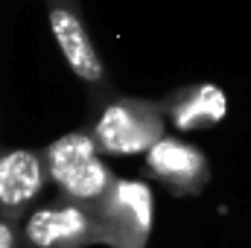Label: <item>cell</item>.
Masks as SVG:
<instances>
[{
    "label": "cell",
    "mask_w": 251,
    "mask_h": 248,
    "mask_svg": "<svg viewBox=\"0 0 251 248\" xmlns=\"http://www.w3.org/2000/svg\"><path fill=\"white\" fill-rule=\"evenodd\" d=\"M44 161H47V175L56 184L59 196L94 210L105 204V198L120 181L114 170L105 164L102 149L97 146L88 125L73 128L56 137L50 146H44Z\"/></svg>",
    "instance_id": "obj_1"
},
{
    "label": "cell",
    "mask_w": 251,
    "mask_h": 248,
    "mask_svg": "<svg viewBox=\"0 0 251 248\" xmlns=\"http://www.w3.org/2000/svg\"><path fill=\"white\" fill-rule=\"evenodd\" d=\"M41 3H44L47 24H50V32L56 38V47L62 53L64 64L85 85L91 105L102 108L108 99L117 97V88L102 62V53L97 50V44L91 38L82 0H41Z\"/></svg>",
    "instance_id": "obj_2"
},
{
    "label": "cell",
    "mask_w": 251,
    "mask_h": 248,
    "mask_svg": "<svg viewBox=\"0 0 251 248\" xmlns=\"http://www.w3.org/2000/svg\"><path fill=\"white\" fill-rule=\"evenodd\" d=\"M167 111L161 99H140L117 94L102 108H97L91 120V134L102 155L131 158L146 155L164 134H167Z\"/></svg>",
    "instance_id": "obj_3"
},
{
    "label": "cell",
    "mask_w": 251,
    "mask_h": 248,
    "mask_svg": "<svg viewBox=\"0 0 251 248\" xmlns=\"http://www.w3.org/2000/svg\"><path fill=\"white\" fill-rule=\"evenodd\" d=\"M105 246V225L100 210L70 198L35 204L21 222V248H91Z\"/></svg>",
    "instance_id": "obj_4"
},
{
    "label": "cell",
    "mask_w": 251,
    "mask_h": 248,
    "mask_svg": "<svg viewBox=\"0 0 251 248\" xmlns=\"http://www.w3.org/2000/svg\"><path fill=\"white\" fill-rule=\"evenodd\" d=\"M47 181L44 149H0V216L21 225Z\"/></svg>",
    "instance_id": "obj_5"
},
{
    "label": "cell",
    "mask_w": 251,
    "mask_h": 248,
    "mask_svg": "<svg viewBox=\"0 0 251 248\" xmlns=\"http://www.w3.org/2000/svg\"><path fill=\"white\" fill-rule=\"evenodd\" d=\"M143 158L149 175L173 196H196L210 181V164L204 152L176 134H164Z\"/></svg>",
    "instance_id": "obj_6"
},
{
    "label": "cell",
    "mask_w": 251,
    "mask_h": 248,
    "mask_svg": "<svg viewBox=\"0 0 251 248\" xmlns=\"http://www.w3.org/2000/svg\"><path fill=\"white\" fill-rule=\"evenodd\" d=\"M108 248H143L152 231V196L146 184L117 181L100 207Z\"/></svg>",
    "instance_id": "obj_7"
},
{
    "label": "cell",
    "mask_w": 251,
    "mask_h": 248,
    "mask_svg": "<svg viewBox=\"0 0 251 248\" xmlns=\"http://www.w3.org/2000/svg\"><path fill=\"white\" fill-rule=\"evenodd\" d=\"M161 102H164L167 120L178 131L207 128V125L219 123L222 114H225V94L210 82L178 88V91L167 94Z\"/></svg>",
    "instance_id": "obj_8"
},
{
    "label": "cell",
    "mask_w": 251,
    "mask_h": 248,
    "mask_svg": "<svg viewBox=\"0 0 251 248\" xmlns=\"http://www.w3.org/2000/svg\"><path fill=\"white\" fill-rule=\"evenodd\" d=\"M0 248H21V225L0 216Z\"/></svg>",
    "instance_id": "obj_9"
}]
</instances>
